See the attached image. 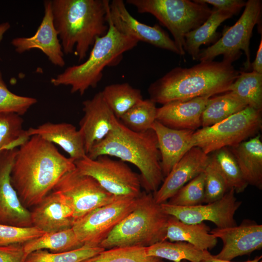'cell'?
Here are the masks:
<instances>
[{
	"mask_svg": "<svg viewBox=\"0 0 262 262\" xmlns=\"http://www.w3.org/2000/svg\"><path fill=\"white\" fill-rule=\"evenodd\" d=\"M241 204L235 197L234 190L231 189L221 198L205 205L180 207L166 202L161 206L165 213L182 222L198 224L208 221L214 223L216 228H225L237 225L234 214Z\"/></svg>",
	"mask_w": 262,
	"mask_h": 262,
	"instance_id": "obj_13",
	"label": "cell"
},
{
	"mask_svg": "<svg viewBox=\"0 0 262 262\" xmlns=\"http://www.w3.org/2000/svg\"><path fill=\"white\" fill-rule=\"evenodd\" d=\"M205 195V175L200 173L180 188L166 202L169 204L191 207L204 203Z\"/></svg>",
	"mask_w": 262,
	"mask_h": 262,
	"instance_id": "obj_37",
	"label": "cell"
},
{
	"mask_svg": "<svg viewBox=\"0 0 262 262\" xmlns=\"http://www.w3.org/2000/svg\"><path fill=\"white\" fill-rule=\"evenodd\" d=\"M109 20L121 33L138 42L142 41L180 55L174 41L159 25L153 26L141 22L128 11L122 0L110 2Z\"/></svg>",
	"mask_w": 262,
	"mask_h": 262,
	"instance_id": "obj_14",
	"label": "cell"
},
{
	"mask_svg": "<svg viewBox=\"0 0 262 262\" xmlns=\"http://www.w3.org/2000/svg\"><path fill=\"white\" fill-rule=\"evenodd\" d=\"M262 256H257L254 259L241 262H262ZM201 262H234L231 261H224L214 258L213 255L207 259L203 260Z\"/></svg>",
	"mask_w": 262,
	"mask_h": 262,
	"instance_id": "obj_44",
	"label": "cell"
},
{
	"mask_svg": "<svg viewBox=\"0 0 262 262\" xmlns=\"http://www.w3.org/2000/svg\"><path fill=\"white\" fill-rule=\"evenodd\" d=\"M201 2L212 5L214 8L229 11L233 15L239 12L245 7L246 1L242 0H200Z\"/></svg>",
	"mask_w": 262,
	"mask_h": 262,
	"instance_id": "obj_42",
	"label": "cell"
},
{
	"mask_svg": "<svg viewBox=\"0 0 262 262\" xmlns=\"http://www.w3.org/2000/svg\"><path fill=\"white\" fill-rule=\"evenodd\" d=\"M210 156L200 148L193 147L182 156L153 194L155 202L166 203L180 188L204 171Z\"/></svg>",
	"mask_w": 262,
	"mask_h": 262,
	"instance_id": "obj_18",
	"label": "cell"
},
{
	"mask_svg": "<svg viewBox=\"0 0 262 262\" xmlns=\"http://www.w3.org/2000/svg\"><path fill=\"white\" fill-rule=\"evenodd\" d=\"M23 245L0 246V262H25Z\"/></svg>",
	"mask_w": 262,
	"mask_h": 262,
	"instance_id": "obj_41",
	"label": "cell"
},
{
	"mask_svg": "<svg viewBox=\"0 0 262 262\" xmlns=\"http://www.w3.org/2000/svg\"><path fill=\"white\" fill-rule=\"evenodd\" d=\"M239 74L229 62L203 61L192 67H176L151 83L149 99L162 105L228 92Z\"/></svg>",
	"mask_w": 262,
	"mask_h": 262,
	"instance_id": "obj_2",
	"label": "cell"
},
{
	"mask_svg": "<svg viewBox=\"0 0 262 262\" xmlns=\"http://www.w3.org/2000/svg\"><path fill=\"white\" fill-rule=\"evenodd\" d=\"M262 111L247 107L213 125L194 131L191 147H197L205 154L233 147L256 134L262 126Z\"/></svg>",
	"mask_w": 262,
	"mask_h": 262,
	"instance_id": "obj_8",
	"label": "cell"
},
{
	"mask_svg": "<svg viewBox=\"0 0 262 262\" xmlns=\"http://www.w3.org/2000/svg\"><path fill=\"white\" fill-rule=\"evenodd\" d=\"M29 137L38 135L60 147L75 161L87 156L82 133L73 125L47 122L26 130Z\"/></svg>",
	"mask_w": 262,
	"mask_h": 262,
	"instance_id": "obj_23",
	"label": "cell"
},
{
	"mask_svg": "<svg viewBox=\"0 0 262 262\" xmlns=\"http://www.w3.org/2000/svg\"><path fill=\"white\" fill-rule=\"evenodd\" d=\"M102 155L116 157L135 166L140 172L141 186L147 193L155 192L164 180L157 139L152 129L135 132L116 118L112 131L87 154L91 159Z\"/></svg>",
	"mask_w": 262,
	"mask_h": 262,
	"instance_id": "obj_4",
	"label": "cell"
},
{
	"mask_svg": "<svg viewBox=\"0 0 262 262\" xmlns=\"http://www.w3.org/2000/svg\"><path fill=\"white\" fill-rule=\"evenodd\" d=\"M17 148L0 151V224L32 226L31 212L21 202L11 181Z\"/></svg>",
	"mask_w": 262,
	"mask_h": 262,
	"instance_id": "obj_15",
	"label": "cell"
},
{
	"mask_svg": "<svg viewBox=\"0 0 262 262\" xmlns=\"http://www.w3.org/2000/svg\"><path fill=\"white\" fill-rule=\"evenodd\" d=\"M84 115L79 130L83 137L87 154L92 147L112 131L116 117L105 101L101 91L82 102Z\"/></svg>",
	"mask_w": 262,
	"mask_h": 262,
	"instance_id": "obj_19",
	"label": "cell"
},
{
	"mask_svg": "<svg viewBox=\"0 0 262 262\" xmlns=\"http://www.w3.org/2000/svg\"><path fill=\"white\" fill-rule=\"evenodd\" d=\"M210 233L223 243L221 250L213 255L217 259L231 261L262 248V225L252 220H244L238 226L216 228Z\"/></svg>",
	"mask_w": 262,
	"mask_h": 262,
	"instance_id": "obj_16",
	"label": "cell"
},
{
	"mask_svg": "<svg viewBox=\"0 0 262 262\" xmlns=\"http://www.w3.org/2000/svg\"><path fill=\"white\" fill-rule=\"evenodd\" d=\"M37 102L36 98L18 95L10 91L0 71V113H14L21 116Z\"/></svg>",
	"mask_w": 262,
	"mask_h": 262,
	"instance_id": "obj_39",
	"label": "cell"
},
{
	"mask_svg": "<svg viewBox=\"0 0 262 262\" xmlns=\"http://www.w3.org/2000/svg\"><path fill=\"white\" fill-rule=\"evenodd\" d=\"M161 260L147 255L146 247H124L105 249L81 262H159Z\"/></svg>",
	"mask_w": 262,
	"mask_h": 262,
	"instance_id": "obj_36",
	"label": "cell"
},
{
	"mask_svg": "<svg viewBox=\"0 0 262 262\" xmlns=\"http://www.w3.org/2000/svg\"><path fill=\"white\" fill-rule=\"evenodd\" d=\"M53 190L62 193L68 200L75 221L120 198L108 192L94 178L81 173L76 168L64 175Z\"/></svg>",
	"mask_w": 262,
	"mask_h": 262,
	"instance_id": "obj_12",
	"label": "cell"
},
{
	"mask_svg": "<svg viewBox=\"0 0 262 262\" xmlns=\"http://www.w3.org/2000/svg\"><path fill=\"white\" fill-rule=\"evenodd\" d=\"M137 197H120L75 220L72 227L83 245L99 246L114 228L134 208Z\"/></svg>",
	"mask_w": 262,
	"mask_h": 262,
	"instance_id": "obj_11",
	"label": "cell"
},
{
	"mask_svg": "<svg viewBox=\"0 0 262 262\" xmlns=\"http://www.w3.org/2000/svg\"><path fill=\"white\" fill-rule=\"evenodd\" d=\"M157 108L150 99H143L135 104L119 120L126 127L137 132L152 129L156 121Z\"/></svg>",
	"mask_w": 262,
	"mask_h": 262,
	"instance_id": "obj_32",
	"label": "cell"
},
{
	"mask_svg": "<svg viewBox=\"0 0 262 262\" xmlns=\"http://www.w3.org/2000/svg\"><path fill=\"white\" fill-rule=\"evenodd\" d=\"M242 175L248 185L262 189V143L260 135L231 147Z\"/></svg>",
	"mask_w": 262,
	"mask_h": 262,
	"instance_id": "obj_24",
	"label": "cell"
},
{
	"mask_svg": "<svg viewBox=\"0 0 262 262\" xmlns=\"http://www.w3.org/2000/svg\"><path fill=\"white\" fill-rule=\"evenodd\" d=\"M262 1L248 0L245 9L237 22L230 27L213 45L200 49L198 61H211L223 55L224 61L232 63L238 59L243 50L246 57L244 64L246 69L251 67L250 40L253 28L260 20L262 15Z\"/></svg>",
	"mask_w": 262,
	"mask_h": 262,
	"instance_id": "obj_9",
	"label": "cell"
},
{
	"mask_svg": "<svg viewBox=\"0 0 262 262\" xmlns=\"http://www.w3.org/2000/svg\"><path fill=\"white\" fill-rule=\"evenodd\" d=\"M74 160L62 155L54 145L38 135L17 148L11 181L26 208L38 205L67 172L76 168Z\"/></svg>",
	"mask_w": 262,
	"mask_h": 262,
	"instance_id": "obj_1",
	"label": "cell"
},
{
	"mask_svg": "<svg viewBox=\"0 0 262 262\" xmlns=\"http://www.w3.org/2000/svg\"><path fill=\"white\" fill-rule=\"evenodd\" d=\"M76 168L81 173L96 180L108 192L118 197H137L141 193L139 174L121 160L107 155L95 159L87 156L74 161Z\"/></svg>",
	"mask_w": 262,
	"mask_h": 262,
	"instance_id": "obj_10",
	"label": "cell"
},
{
	"mask_svg": "<svg viewBox=\"0 0 262 262\" xmlns=\"http://www.w3.org/2000/svg\"><path fill=\"white\" fill-rule=\"evenodd\" d=\"M211 97L178 100L157 108L156 121L169 128L195 131L201 126L202 113Z\"/></svg>",
	"mask_w": 262,
	"mask_h": 262,
	"instance_id": "obj_21",
	"label": "cell"
},
{
	"mask_svg": "<svg viewBox=\"0 0 262 262\" xmlns=\"http://www.w3.org/2000/svg\"><path fill=\"white\" fill-rule=\"evenodd\" d=\"M141 14L154 16L172 34L180 55H184L185 36L202 25L212 12L200 0H127Z\"/></svg>",
	"mask_w": 262,
	"mask_h": 262,
	"instance_id": "obj_7",
	"label": "cell"
},
{
	"mask_svg": "<svg viewBox=\"0 0 262 262\" xmlns=\"http://www.w3.org/2000/svg\"><path fill=\"white\" fill-rule=\"evenodd\" d=\"M10 27L11 25L8 22L0 24V43L3 39L4 33L10 28Z\"/></svg>",
	"mask_w": 262,
	"mask_h": 262,
	"instance_id": "obj_45",
	"label": "cell"
},
{
	"mask_svg": "<svg viewBox=\"0 0 262 262\" xmlns=\"http://www.w3.org/2000/svg\"><path fill=\"white\" fill-rule=\"evenodd\" d=\"M205 195L204 203H208L221 198L229 190L226 181L212 155L204 171Z\"/></svg>",
	"mask_w": 262,
	"mask_h": 262,
	"instance_id": "obj_38",
	"label": "cell"
},
{
	"mask_svg": "<svg viewBox=\"0 0 262 262\" xmlns=\"http://www.w3.org/2000/svg\"><path fill=\"white\" fill-rule=\"evenodd\" d=\"M237 97L247 106L255 109H262V74L252 71L239 72L229 91Z\"/></svg>",
	"mask_w": 262,
	"mask_h": 262,
	"instance_id": "obj_31",
	"label": "cell"
},
{
	"mask_svg": "<svg viewBox=\"0 0 262 262\" xmlns=\"http://www.w3.org/2000/svg\"><path fill=\"white\" fill-rule=\"evenodd\" d=\"M109 29L94 43L86 60L67 67L62 73L51 79L55 86H69L72 93L84 94L89 88H95L103 77L107 66H115L123 54L135 47L138 41L118 32L108 17Z\"/></svg>",
	"mask_w": 262,
	"mask_h": 262,
	"instance_id": "obj_5",
	"label": "cell"
},
{
	"mask_svg": "<svg viewBox=\"0 0 262 262\" xmlns=\"http://www.w3.org/2000/svg\"><path fill=\"white\" fill-rule=\"evenodd\" d=\"M1 151V150H0V151Z\"/></svg>",
	"mask_w": 262,
	"mask_h": 262,
	"instance_id": "obj_47",
	"label": "cell"
},
{
	"mask_svg": "<svg viewBox=\"0 0 262 262\" xmlns=\"http://www.w3.org/2000/svg\"><path fill=\"white\" fill-rule=\"evenodd\" d=\"M82 246L72 228L45 233L23 245L26 257L39 250L49 249L53 252H60L78 248Z\"/></svg>",
	"mask_w": 262,
	"mask_h": 262,
	"instance_id": "obj_28",
	"label": "cell"
},
{
	"mask_svg": "<svg viewBox=\"0 0 262 262\" xmlns=\"http://www.w3.org/2000/svg\"><path fill=\"white\" fill-rule=\"evenodd\" d=\"M23 125L20 115L0 113V150L17 148L29 139Z\"/></svg>",
	"mask_w": 262,
	"mask_h": 262,
	"instance_id": "obj_33",
	"label": "cell"
},
{
	"mask_svg": "<svg viewBox=\"0 0 262 262\" xmlns=\"http://www.w3.org/2000/svg\"><path fill=\"white\" fill-rule=\"evenodd\" d=\"M159 262H164L163 261L161 260ZM181 262H189L187 261H186V260H183V261H182Z\"/></svg>",
	"mask_w": 262,
	"mask_h": 262,
	"instance_id": "obj_46",
	"label": "cell"
},
{
	"mask_svg": "<svg viewBox=\"0 0 262 262\" xmlns=\"http://www.w3.org/2000/svg\"><path fill=\"white\" fill-rule=\"evenodd\" d=\"M210 228L204 222L187 224L169 215L166 239L170 242H185L202 250H211L217 243V239L210 233Z\"/></svg>",
	"mask_w": 262,
	"mask_h": 262,
	"instance_id": "obj_25",
	"label": "cell"
},
{
	"mask_svg": "<svg viewBox=\"0 0 262 262\" xmlns=\"http://www.w3.org/2000/svg\"><path fill=\"white\" fill-rule=\"evenodd\" d=\"M253 71L262 74V39L257 52L256 56L254 62L251 63V66Z\"/></svg>",
	"mask_w": 262,
	"mask_h": 262,
	"instance_id": "obj_43",
	"label": "cell"
},
{
	"mask_svg": "<svg viewBox=\"0 0 262 262\" xmlns=\"http://www.w3.org/2000/svg\"><path fill=\"white\" fill-rule=\"evenodd\" d=\"M234 15L229 11L213 8L209 17L200 26L188 33L185 36L184 50L193 60H198L200 47L213 42L218 37V27Z\"/></svg>",
	"mask_w": 262,
	"mask_h": 262,
	"instance_id": "obj_26",
	"label": "cell"
},
{
	"mask_svg": "<svg viewBox=\"0 0 262 262\" xmlns=\"http://www.w3.org/2000/svg\"><path fill=\"white\" fill-rule=\"evenodd\" d=\"M108 0H53L54 25L64 54L84 60L96 40L109 29Z\"/></svg>",
	"mask_w": 262,
	"mask_h": 262,
	"instance_id": "obj_3",
	"label": "cell"
},
{
	"mask_svg": "<svg viewBox=\"0 0 262 262\" xmlns=\"http://www.w3.org/2000/svg\"><path fill=\"white\" fill-rule=\"evenodd\" d=\"M45 233L34 227H18L0 224V246L23 245Z\"/></svg>",
	"mask_w": 262,
	"mask_h": 262,
	"instance_id": "obj_40",
	"label": "cell"
},
{
	"mask_svg": "<svg viewBox=\"0 0 262 262\" xmlns=\"http://www.w3.org/2000/svg\"><path fill=\"white\" fill-rule=\"evenodd\" d=\"M227 184L229 190L235 193L244 192L248 185L245 180L238 164L230 149L223 147L213 154Z\"/></svg>",
	"mask_w": 262,
	"mask_h": 262,
	"instance_id": "obj_35",
	"label": "cell"
},
{
	"mask_svg": "<svg viewBox=\"0 0 262 262\" xmlns=\"http://www.w3.org/2000/svg\"><path fill=\"white\" fill-rule=\"evenodd\" d=\"M147 255L164 259L173 262L186 260L189 262H201L212 256L209 250L200 249L185 242H158L146 247Z\"/></svg>",
	"mask_w": 262,
	"mask_h": 262,
	"instance_id": "obj_27",
	"label": "cell"
},
{
	"mask_svg": "<svg viewBox=\"0 0 262 262\" xmlns=\"http://www.w3.org/2000/svg\"><path fill=\"white\" fill-rule=\"evenodd\" d=\"M44 15L36 32L30 37H17L11 41L15 51L19 54L33 49L42 51L54 66L63 67L66 64L64 53L54 25L51 0L44 2Z\"/></svg>",
	"mask_w": 262,
	"mask_h": 262,
	"instance_id": "obj_17",
	"label": "cell"
},
{
	"mask_svg": "<svg viewBox=\"0 0 262 262\" xmlns=\"http://www.w3.org/2000/svg\"><path fill=\"white\" fill-rule=\"evenodd\" d=\"M105 249L99 246L83 245L69 251L53 252L39 250L29 254L25 262H81L91 258Z\"/></svg>",
	"mask_w": 262,
	"mask_h": 262,
	"instance_id": "obj_34",
	"label": "cell"
},
{
	"mask_svg": "<svg viewBox=\"0 0 262 262\" xmlns=\"http://www.w3.org/2000/svg\"><path fill=\"white\" fill-rule=\"evenodd\" d=\"M72 206L67 198L53 190L31 212L32 226L45 233L71 228L75 221Z\"/></svg>",
	"mask_w": 262,
	"mask_h": 262,
	"instance_id": "obj_20",
	"label": "cell"
},
{
	"mask_svg": "<svg viewBox=\"0 0 262 262\" xmlns=\"http://www.w3.org/2000/svg\"><path fill=\"white\" fill-rule=\"evenodd\" d=\"M247 107L244 102L230 92L210 98L202 114V128L219 123Z\"/></svg>",
	"mask_w": 262,
	"mask_h": 262,
	"instance_id": "obj_29",
	"label": "cell"
},
{
	"mask_svg": "<svg viewBox=\"0 0 262 262\" xmlns=\"http://www.w3.org/2000/svg\"><path fill=\"white\" fill-rule=\"evenodd\" d=\"M169 215L157 203L153 194L145 191L137 197L133 210L99 245L105 249L114 247H147L166 240Z\"/></svg>",
	"mask_w": 262,
	"mask_h": 262,
	"instance_id": "obj_6",
	"label": "cell"
},
{
	"mask_svg": "<svg viewBox=\"0 0 262 262\" xmlns=\"http://www.w3.org/2000/svg\"><path fill=\"white\" fill-rule=\"evenodd\" d=\"M152 129L157 137L161 168L165 177L191 148V142L195 131L169 128L157 121L154 123Z\"/></svg>",
	"mask_w": 262,
	"mask_h": 262,
	"instance_id": "obj_22",
	"label": "cell"
},
{
	"mask_svg": "<svg viewBox=\"0 0 262 262\" xmlns=\"http://www.w3.org/2000/svg\"><path fill=\"white\" fill-rule=\"evenodd\" d=\"M101 92L106 103L118 119L143 99L141 90L128 82L108 85Z\"/></svg>",
	"mask_w": 262,
	"mask_h": 262,
	"instance_id": "obj_30",
	"label": "cell"
}]
</instances>
